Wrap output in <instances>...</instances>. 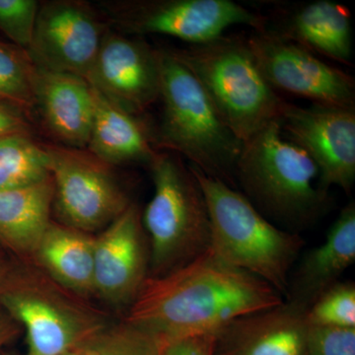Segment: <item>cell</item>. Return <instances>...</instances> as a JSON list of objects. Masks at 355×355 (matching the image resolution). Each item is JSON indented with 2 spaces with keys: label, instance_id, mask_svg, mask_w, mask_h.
I'll return each instance as SVG.
<instances>
[{
  "label": "cell",
  "instance_id": "obj_1",
  "mask_svg": "<svg viewBox=\"0 0 355 355\" xmlns=\"http://www.w3.org/2000/svg\"><path fill=\"white\" fill-rule=\"evenodd\" d=\"M284 297L266 282L211 250L162 277H148L123 323L159 343L217 334L238 318L275 307Z\"/></svg>",
  "mask_w": 355,
  "mask_h": 355
},
{
  "label": "cell",
  "instance_id": "obj_2",
  "mask_svg": "<svg viewBox=\"0 0 355 355\" xmlns=\"http://www.w3.org/2000/svg\"><path fill=\"white\" fill-rule=\"evenodd\" d=\"M162 116L156 147L184 156L207 176L232 187L241 140L231 132L190 70L168 49H158Z\"/></svg>",
  "mask_w": 355,
  "mask_h": 355
},
{
  "label": "cell",
  "instance_id": "obj_3",
  "mask_svg": "<svg viewBox=\"0 0 355 355\" xmlns=\"http://www.w3.org/2000/svg\"><path fill=\"white\" fill-rule=\"evenodd\" d=\"M202 187L211 224L210 250L288 296L289 275L304 240L272 225L245 195L190 165Z\"/></svg>",
  "mask_w": 355,
  "mask_h": 355
},
{
  "label": "cell",
  "instance_id": "obj_4",
  "mask_svg": "<svg viewBox=\"0 0 355 355\" xmlns=\"http://www.w3.org/2000/svg\"><path fill=\"white\" fill-rule=\"evenodd\" d=\"M235 180L261 214L291 225L314 221L328 202V191L320 184L316 165L287 139L279 120L243 144Z\"/></svg>",
  "mask_w": 355,
  "mask_h": 355
},
{
  "label": "cell",
  "instance_id": "obj_5",
  "mask_svg": "<svg viewBox=\"0 0 355 355\" xmlns=\"http://www.w3.org/2000/svg\"><path fill=\"white\" fill-rule=\"evenodd\" d=\"M168 50L198 79L222 120L242 142L279 120L286 101L266 80L247 40L222 35Z\"/></svg>",
  "mask_w": 355,
  "mask_h": 355
},
{
  "label": "cell",
  "instance_id": "obj_6",
  "mask_svg": "<svg viewBox=\"0 0 355 355\" xmlns=\"http://www.w3.org/2000/svg\"><path fill=\"white\" fill-rule=\"evenodd\" d=\"M154 193L141 214L149 244L148 277H162L209 251L211 224L202 187L181 156L158 151L150 164Z\"/></svg>",
  "mask_w": 355,
  "mask_h": 355
},
{
  "label": "cell",
  "instance_id": "obj_7",
  "mask_svg": "<svg viewBox=\"0 0 355 355\" xmlns=\"http://www.w3.org/2000/svg\"><path fill=\"white\" fill-rule=\"evenodd\" d=\"M0 308L25 331V355H64L111 324L104 312L34 263L16 260L0 282Z\"/></svg>",
  "mask_w": 355,
  "mask_h": 355
},
{
  "label": "cell",
  "instance_id": "obj_8",
  "mask_svg": "<svg viewBox=\"0 0 355 355\" xmlns=\"http://www.w3.org/2000/svg\"><path fill=\"white\" fill-rule=\"evenodd\" d=\"M112 29L128 36L163 35L188 44L218 38L227 28L263 31L268 18L231 0H106L98 3Z\"/></svg>",
  "mask_w": 355,
  "mask_h": 355
},
{
  "label": "cell",
  "instance_id": "obj_9",
  "mask_svg": "<svg viewBox=\"0 0 355 355\" xmlns=\"http://www.w3.org/2000/svg\"><path fill=\"white\" fill-rule=\"evenodd\" d=\"M44 144L53 183V209L62 225L90 234L106 228L132 203L113 166L86 149Z\"/></svg>",
  "mask_w": 355,
  "mask_h": 355
},
{
  "label": "cell",
  "instance_id": "obj_10",
  "mask_svg": "<svg viewBox=\"0 0 355 355\" xmlns=\"http://www.w3.org/2000/svg\"><path fill=\"white\" fill-rule=\"evenodd\" d=\"M111 29L97 7L83 0L40 2L28 55L37 69L87 80Z\"/></svg>",
  "mask_w": 355,
  "mask_h": 355
},
{
  "label": "cell",
  "instance_id": "obj_11",
  "mask_svg": "<svg viewBox=\"0 0 355 355\" xmlns=\"http://www.w3.org/2000/svg\"><path fill=\"white\" fill-rule=\"evenodd\" d=\"M247 42L261 73L277 92L299 96L312 104L355 108V81L347 72L266 29L254 31Z\"/></svg>",
  "mask_w": 355,
  "mask_h": 355
},
{
  "label": "cell",
  "instance_id": "obj_12",
  "mask_svg": "<svg viewBox=\"0 0 355 355\" xmlns=\"http://www.w3.org/2000/svg\"><path fill=\"white\" fill-rule=\"evenodd\" d=\"M279 121L287 139L316 165L322 189L338 186L350 193L355 181V108L299 107L286 101Z\"/></svg>",
  "mask_w": 355,
  "mask_h": 355
},
{
  "label": "cell",
  "instance_id": "obj_13",
  "mask_svg": "<svg viewBox=\"0 0 355 355\" xmlns=\"http://www.w3.org/2000/svg\"><path fill=\"white\" fill-rule=\"evenodd\" d=\"M87 81L114 106L144 116L160 94L158 49L111 28Z\"/></svg>",
  "mask_w": 355,
  "mask_h": 355
},
{
  "label": "cell",
  "instance_id": "obj_14",
  "mask_svg": "<svg viewBox=\"0 0 355 355\" xmlns=\"http://www.w3.org/2000/svg\"><path fill=\"white\" fill-rule=\"evenodd\" d=\"M148 239L139 205L130 203L95 237L94 295L114 308H128L148 277Z\"/></svg>",
  "mask_w": 355,
  "mask_h": 355
},
{
  "label": "cell",
  "instance_id": "obj_15",
  "mask_svg": "<svg viewBox=\"0 0 355 355\" xmlns=\"http://www.w3.org/2000/svg\"><path fill=\"white\" fill-rule=\"evenodd\" d=\"M307 311L286 300L238 318L217 331L214 355H305Z\"/></svg>",
  "mask_w": 355,
  "mask_h": 355
},
{
  "label": "cell",
  "instance_id": "obj_16",
  "mask_svg": "<svg viewBox=\"0 0 355 355\" xmlns=\"http://www.w3.org/2000/svg\"><path fill=\"white\" fill-rule=\"evenodd\" d=\"M35 101L34 113L58 146L87 148L95 108L87 80L38 69Z\"/></svg>",
  "mask_w": 355,
  "mask_h": 355
},
{
  "label": "cell",
  "instance_id": "obj_17",
  "mask_svg": "<svg viewBox=\"0 0 355 355\" xmlns=\"http://www.w3.org/2000/svg\"><path fill=\"white\" fill-rule=\"evenodd\" d=\"M266 30L324 58L349 64L352 29L349 9L331 0H316L282 11Z\"/></svg>",
  "mask_w": 355,
  "mask_h": 355
},
{
  "label": "cell",
  "instance_id": "obj_18",
  "mask_svg": "<svg viewBox=\"0 0 355 355\" xmlns=\"http://www.w3.org/2000/svg\"><path fill=\"white\" fill-rule=\"evenodd\" d=\"M355 261V203L343 207L326 240L305 254L289 282L287 300L309 309L324 291L338 284Z\"/></svg>",
  "mask_w": 355,
  "mask_h": 355
},
{
  "label": "cell",
  "instance_id": "obj_19",
  "mask_svg": "<svg viewBox=\"0 0 355 355\" xmlns=\"http://www.w3.org/2000/svg\"><path fill=\"white\" fill-rule=\"evenodd\" d=\"M92 89L94 118L86 150L113 167L150 164L159 151L155 128L142 116L123 111Z\"/></svg>",
  "mask_w": 355,
  "mask_h": 355
},
{
  "label": "cell",
  "instance_id": "obj_20",
  "mask_svg": "<svg viewBox=\"0 0 355 355\" xmlns=\"http://www.w3.org/2000/svg\"><path fill=\"white\" fill-rule=\"evenodd\" d=\"M53 200L51 178L28 188L0 191V247L14 260L33 263L51 223Z\"/></svg>",
  "mask_w": 355,
  "mask_h": 355
},
{
  "label": "cell",
  "instance_id": "obj_21",
  "mask_svg": "<svg viewBox=\"0 0 355 355\" xmlns=\"http://www.w3.org/2000/svg\"><path fill=\"white\" fill-rule=\"evenodd\" d=\"M95 237L51 221L35 252L33 263L79 297L94 295Z\"/></svg>",
  "mask_w": 355,
  "mask_h": 355
},
{
  "label": "cell",
  "instance_id": "obj_22",
  "mask_svg": "<svg viewBox=\"0 0 355 355\" xmlns=\"http://www.w3.org/2000/svg\"><path fill=\"white\" fill-rule=\"evenodd\" d=\"M51 178L46 147L33 133L0 139V191L28 188Z\"/></svg>",
  "mask_w": 355,
  "mask_h": 355
},
{
  "label": "cell",
  "instance_id": "obj_23",
  "mask_svg": "<svg viewBox=\"0 0 355 355\" xmlns=\"http://www.w3.org/2000/svg\"><path fill=\"white\" fill-rule=\"evenodd\" d=\"M37 71L27 51L0 39V101L18 107L31 119Z\"/></svg>",
  "mask_w": 355,
  "mask_h": 355
},
{
  "label": "cell",
  "instance_id": "obj_24",
  "mask_svg": "<svg viewBox=\"0 0 355 355\" xmlns=\"http://www.w3.org/2000/svg\"><path fill=\"white\" fill-rule=\"evenodd\" d=\"M83 347L86 355H158L159 352L155 338L123 321L110 324Z\"/></svg>",
  "mask_w": 355,
  "mask_h": 355
},
{
  "label": "cell",
  "instance_id": "obj_25",
  "mask_svg": "<svg viewBox=\"0 0 355 355\" xmlns=\"http://www.w3.org/2000/svg\"><path fill=\"white\" fill-rule=\"evenodd\" d=\"M307 322L312 326L355 328V286L340 282L330 287L310 306Z\"/></svg>",
  "mask_w": 355,
  "mask_h": 355
},
{
  "label": "cell",
  "instance_id": "obj_26",
  "mask_svg": "<svg viewBox=\"0 0 355 355\" xmlns=\"http://www.w3.org/2000/svg\"><path fill=\"white\" fill-rule=\"evenodd\" d=\"M40 2L0 0V32L9 42L27 51L34 33Z\"/></svg>",
  "mask_w": 355,
  "mask_h": 355
},
{
  "label": "cell",
  "instance_id": "obj_27",
  "mask_svg": "<svg viewBox=\"0 0 355 355\" xmlns=\"http://www.w3.org/2000/svg\"><path fill=\"white\" fill-rule=\"evenodd\" d=\"M305 355H355V328L309 324Z\"/></svg>",
  "mask_w": 355,
  "mask_h": 355
},
{
  "label": "cell",
  "instance_id": "obj_28",
  "mask_svg": "<svg viewBox=\"0 0 355 355\" xmlns=\"http://www.w3.org/2000/svg\"><path fill=\"white\" fill-rule=\"evenodd\" d=\"M216 336L205 334L158 343V355H214Z\"/></svg>",
  "mask_w": 355,
  "mask_h": 355
},
{
  "label": "cell",
  "instance_id": "obj_29",
  "mask_svg": "<svg viewBox=\"0 0 355 355\" xmlns=\"http://www.w3.org/2000/svg\"><path fill=\"white\" fill-rule=\"evenodd\" d=\"M15 133H33L32 119L18 107L0 101V139Z\"/></svg>",
  "mask_w": 355,
  "mask_h": 355
},
{
  "label": "cell",
  "instance_id": "obj_30",
  "mask_svg": "<svg viewBox=\"0 0 355 355\" xmlns=\"http://www.w3.org/2000/svg\"><path fill=\"white\" fill-rule=\"evenodd\" d=\"M21 331L20 324L0 308V352L6 345L15 340Z\"/></svg>",
  "mask_w": 355,
  "mask_h": 355
},
{
  "label": "cell",
  "instance_id": "obj_31",
  "mask_svg": "<svg viewBox=\"0 0 355 355\" xmlns=\"http://www.w3.org/2000/svg\"><path fill=\"white\" fill-rule=\"evenodd\" d=\"M14 263V259L0 247V282L6 277Z\"/></svg>",
  "mask_w": 355,
  "mask_h": 355
},
{
  "label": "cell",
  "instance_id": "obj_32",
  "mask_svg": "<svg viewBox=\"0 0 355 355\" xmlns=\"http://www.w3.org/2000/svg\"><path fill=\"white\" fill-rule=\"evenodd\" d=\"M64 355H86L85 350H84L83 345L81 347H76V349L70 350Z\"/></svg>",
  "mask_w": 355,
  "mask_h": 355
}]
</instances>
